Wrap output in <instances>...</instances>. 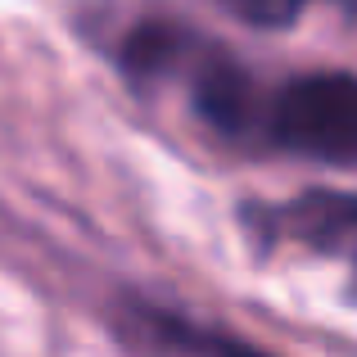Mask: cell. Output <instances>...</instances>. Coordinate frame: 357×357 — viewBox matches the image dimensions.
<instances>
[{
    "label": "cell",
    "mask_w": 357,
    "mask_h": 357,
    "mask_svg": "<svg viewBox=\"0 0 357 357\" xmlns=\"http://www.w3.org/2000/svg\"><path fill=\"white\" fill-rule=\"evenodd\" d=\"M195 41H199V27L185 18L136 14L114 36H105V59L136 96H158V91L176 86Z\"/></svg>",
    "instance_id": "cell-4"
},
{
    "label": "cell",
    "mask_w": 357,
    "mask_h": 357,
    "mask_svg": "<svg viewBox=\"0 0 357 357\" xmlns=\"http://www.w3.org/2000/svg\"><path fill=\"white\" fill-rule=\"evenodd\" d=\"M244 154L357 167V73L307 68L280 82H262Z\"/></svg>",
    "instance_id": "cell-1"
},
{
    "label": "cell",
    "mask_w": 357,
    "mask_h": 357,
    "mask_svg": "<svg viewBox=\"0 0 357 357\" xmlns=\"http://www.w3.org/2000/svg\"><path fill=\"white\" fill-rule=\"evenodd\" d=\"M109 317H114V335L131 357H276L271 349L227 326L199 321L195 312L158 303L140 289H118Z\"/></svg>",
    "instance_id": "cell-3"
},
{
    "label": "cell",
    "mask_w": 357,
    "mask_h": 357,
    "mask_svg": "<svg viewBox=\"0 0 357 357\" xmlns=\"http://www.w3.org/2000/svg\"><path fill=\"white\" fill-rule=\"evenodd\" d=\"M236 222L258 262L276 253L335 262L344 271V298L357 307V190L303 185L285 199H240Z\"/></svg>",
    "instance_id": "cell-2"
},
{
    "label": "cell",
    "mask_w": 357,
    "mask_h": 357,
    "mask_svg": "<svg viewBox=\"0 0 357 357\" xmlns=\"http://www.w3.org/2000/svg\"><path fill=\"white\" fill-rule=\"evenodd\" d=\"M312 5H331L349 23H357V0H218L222 14L253 27V32H289V27L303 23V14Z\"/></svg>",
    "instance_id": "cell-5"
}]
</instances>
